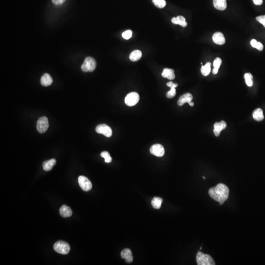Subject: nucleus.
<instances>
[{"label":"nucleus","mask_w":265,"mask_h":265,"mask_svg":"<svg viewBox=\"0 0 265 265\" xmlns=\"http://www.w3.org/2000/svg\"><path fill=\"white\" fill-rule=\"evenodd\" d=\"M229 189L227 186L220 183L215 187L209 190V194L211 198L219 202L220 205L223 204L229 197Z\"/></svg>","instance_id":"obj_1"},{"label":"nucleus","mask_w":265,"mask_h":265,"mask_svg":"<svg viewBox=\"0 0 265 265\" xmlns=\"http://www.w3.org/2000/svg\"><path fill=\"white\" fill-rule=\"evenodd\" d=\"M197 262L198 265H215V261L212 257L208 254H204L199 251L197 253Z\"/></svg>","instance_id":"obj_2"},{"label":"nucleus","mask_w":265,"mask_h":265,"mask_svg":"<svg viewBox=\"0 0 265 265\" xmlns=\"http://www.w3.org/2000/svg\"><path fill=\"white\" fill-rule=\"evenodd\" d=\"M96 65L95 60L93 57H88L85 58L83 64L81 66V69L83 72H93L95 69Z\"/></svg>","instance_id":"obj_3"},{"label":"nucleus","mask_w":265,"mask_h":265,"mask_svg":"<svg viewBox=\"0 0 265 265\" xmlns=\"http://www.w3.org/2000/svg\"><path fill=\"white\" fill-rule=\"evenodd\" d=\"M54 249L57 252L63 255L68 254L70 251L69 244L62 241H57L54 244Z\"/></svg>","instance_id":"obj_4"},{"label":"nucleus","mask_w":265,"mask_h":265,"mask_svg":"<svg viewBox=\"0 0 265 265\" xmlns=\"http://www.w3.org/2000/svg\"><path fill=\"white\" fill-rule=\"evenodd\" d=\"M139 96L137 92H132L129 93L125 98V103L127 106L132 107L138 102Z\"/></svg>","instance_id":"obj_5"},{"label":"nucleus","mask_w":265,"mask_h":265,"mask_svg":"<svg viewBox=\"0 0 265 265\" xmlns=\"http://www.w3.org/2000/svg\"><path fill=\"white\" fill-rule=\"evenodd\" d=\"M49 126L48 119L47 117H41L37 121L36 128L38 132L41 134L44 133L47 130Z\"/></svg>","instance_id":"obj_6"},{"label":"nucleus","mask_w":265,"mask_h":265,"mask_svg":"<svg viewBox=\"0 0 265 265\" xmlns=\"http://www.w3.org/2000/svg\"><path fill=\"white\" fill-rule=\"evenodd\" d=\"M96 131L98 134H103L107 138L111 137L112 135L111 128L105 124H100L97 126Z\"/></svg>","instance_id":"obj_7"},{"label":"nucleus","mask_w":265,"mask_h":265,"mask_svg":"<svg viewBox=\"0 0 265 265\" xmlns=\"http://www.w3.org/2000/svg\"><path fill=\"white\" fill-rule=\"evenodd\" d=\"M79 185L83 191L88 192L92 188V184L89 179L84 176H80L78 178Z\"/></svg>","instance_id":"obj_8"},{"label":"nucleus","mask_w":265,"mask_h":265,"mask_svg":"<svg viewBox=\"0 0 265 265\" xmlns=\"http://www.w3.org/2000/svg\"><path fill=\"white\" fill-rule=\"evenodd\" d=\"M151 154L158 157H162L165 154V149L161 144H156L150 149Z\"/></svg>","instance_id":"obj_9"},{"label":"nucleus","mask_w":265,"mask_h":265,"mask_svg":"<svg viewBox=\"0 0 265 265\" xmlns=\"http://www.w3.org/2000/svg\"><path fill=\"white\" fill-rule=\"evenodd\" d=\"M192 99H193V97L191 93H185L184 95L181 96L180 98H179L177 101L178 105L179 106H182L186 103L189 104L192 101Z\"/></svg>","instance_id":"obj_10"},{"label":"nucleus","mask_w":265,"mask_h":265,"mask_svg":"<svg viewBox=\"0 0 265 265\" xmlns=\"http://www.w3.org/2000/svg\"><path fill=\"white\" fill-rule=\"evenodd\" d=\"M227 126V124L224 121H221L220 122H217L214 124V133L215 136L218 137L220 135V132L225 129Z\"/></svg>","instance_id":"obj_11"},{"label":"nucleus","mask_w":265,"mask_h":265,"mask_svg":"<svg viewBox=\"0 0 265 265\" xmlns=\"http://www.w3.org/2000/svg\"><path fill=\"white\" fill-rule=\"evenodd\" d=\"M213 41L214 42L218 45H224L225 43V38L224 35L220 32H217L214 34Z\"/></svg>","instance_id":"obj_12"},{"label":"nucleus","mask_w":265,"mask_h":265,"mask_svg":"<svg viewBox=\"0 0 265 265\" xmlns=\"http://www.w3.org/2000/svg\"><path fill=\"white\" fill-rule=\"evenodd\" d=\"M53 82V79L48 73H45L41 78V84L44 87H48Z\"/></svg>","instance_id":"obj_13"},{"label":"nucleus","mask_w":265,"mask_h":265,"mask_svg":"<svg viewBox=\"0 0 265 265\" xmlns=\"http://www.w3.org/2000/svg\"><path fill=\"white\" fill-rule=\"evenodd\" d=\"M213 5L218 10H224L227 8L226 0H213Z\"/></svg>","instance_id":"obj_14"},{"label":"nucleus","mask_w":265,"mask_h":265,"mask_svg":"<svg viewBox=\"0 0 265 265\" xmlns=\"http://www.w3.org/2000/svg\"><path fill=\"white\" fill-rule=\"evenodd\" d=\"M60 212L61 216L63 218L71 217L72 215V211L71 208L65 205L62 206L60 208Z\"/></svg>","instance_id":"obj_15"},{"label":"nucleus","mask_w":265,"mask_h":265,"mask_svg":"<svg viewBox=\"0 0 265 265\" xmlns=\"http://www.w3.org/2000/svg\"><path fill=\"white\" fill-rule=\"evenodd\" d=\"M172 23L176 25H179L183 27L187 26V23L186 21V19L184 17L182 16H178L176 17H173L171 19Z\"/></svg>","instance_id":"obj_16"},{"label":"nucleus","mask_w":265,"mask_h":265,"mask_svg":"<svg viewBox=\"0 0 265 265\" xmlns=\"http://www.w3.org/2000/svg\"><path fill=\"white\" fill-rule=\"evenodd\" d=\"M162 75L163 77L166 78L170 80H174L175 78L174 70L172 69H164L162 72Z\"/></svg>","instance_id":"obj_17"},{"label":"nucleus","mask_w":265,"mask_h":265,"mask_svg":"<svg viewBox=\"0 0 265 265\" xmlns=\"http://www.w3.org/2000/svg\"><path fill=\"white\" fill-rule=\"evenodd\" d=\"M56 164V160L55 159L50 160L48 161H45L43 163V170L46 171L51 170L53 169V166Z\"/></svg>","instance_id":"obj_18"},{"label":"nucleus","mask_w":265,"mask_h":265,"mask_svg":"<svg viewBox=\"0 0 265 265\" xmlns=\"http://www.w3.org/2000/svg\"><path fill=\"white\" fill-rule=\"evenodd\" d=\"M253 117L257 122H261L264 119V116L262 109L258 108L256 109L252 114Z\"/></svg>","instance_id":"obj_19"},{"label":"nucleus","mask_w":265,"mask_h":265,"mask_svg":"<svg viewBox=\"0 0 265 265\" xmlns=\"http://www.w3.org/2000/svg\"><path fill=\"white\" fill-rule=\"evenodd\" d=\"M142 56V53L141 51L136 50L131 53L129 58L132 62H137L141 59Z\"/></svg>","instance_id":"obj_20"},{"label":"nucleus","mask_w":265,"mask_h":265,"mask_svg":"<svg viewBox=\"0 0 265 265\" xmlns=\"http://www.w3.org/2000/svg\"><path fill=\"white\" fill-rule=\"evenodd\" d=\"M163 199L158 197H155L153 198L151 201V204L153 208L155 209H160L161 208L163 202Z\"/></svg>","instance_id":"obj_21"},{"label":"nucleus","mask_w":265,"mask_h":265,"mask_svg":"<svg viewBox=\"0 0 265 265\" xmlns=\"http://www.w3.org/2000/svg\"><path fill=\"white\" fill-rule=\"evenodd\" d=\"M211 63L208 62L206 63L205 65L202 66L201 68V72L203 75L204 76L209 75L211 72Z\"/></svg>","instance_id":"obj_22"},{"label":"nucleus","mask_w":265,"mask_h":265,"mask_svg":"<svg viewBox=\"0 0 265 265\" xmlns=\"http://www.w3.org/2000/svg\"><path fill=\"white\" fill-rule=\"evenodd\" d=\"M244 78L245 79V82L246 85L249 87H252L253 84V76L251 73H246L244 75Z\"/></svg>","instance_id":"obj_23"},{"label":"nucleus","mask_w":265,"mask_h":265,"mask_svg":"<svg viewBox=\"0 0 265 265\" xmlns=\"http://www.w3.org/2000/svg\"><path fill=\"white\" fill-rule=\"evenodd\" d=\"M177 84H174L173 86L171 87L170 90V91H168V92L166 93V96L167 98H172L175 96V95L176 94L175 88L177 87Z\"/></svg>","instance_id":"obj_24"},{"label":"nucleus","mask_w":265,"mask_h":265,"mask_svg":"<svg viewBox=\"0 0 265 265\" xmlns=\"http://www.w3.org/2000/svg\"><path fill=\"white\" fill-rule=\"evenodd\" d=\"M251 45L253 47L255 48L259 51H262L264 48L263 44L260 42H257L256 40H252L251 41Z\"/></svg>","instance_id":"obj_25"},{"label":"nucleus","mask_w":265,"mask_h":265,"mask_svg":"<svg viewBox=\"0 0 265 265\" xmlns=\"http://www.w3.org/2000/svg\"><path fill=\"white\" fill-rule=\"evenodd\" d=\"M153 3L156 7L159 8H163L166 6L165 0H152Z\"/></svg>","instance_id":"obj_26"},{"label":"nucleus","mask_w":265,"mask_h":265,"mask_svg":"<svg viewBox=\"0 0 265 265\" xmlns=\"http://www.w3.org/2000/svg\"><path fill=\"white\" fill-rule=\"evenodd\" d=\"M101 156L105 159V161L107 163H111L112 158L111 157L110 154L107 151H103L101 153Z\"/></svg>","instance_id":"obj_27"},{"label":"nucleus","mask_w":265,"mask_h":265,"mask_svg":"<svg viewBox=\"0 0 265 265\" xmlns=\"http://www.w3.org/2000/svg\"><path fill=\"white\" fill-rule=\"evenodd\" d=\"M132 253L130 249H128V248H126L124 249L121 252V256L123 259H125L128 258L129 256H132Z\"/></svg>","instance_id":"obj_28"},{"label":"nucleus","mask_w":265,"mask_h":265,"mask_svg":"<svg viewBox=\"0 0 265 265\" xmlns=\"http://www.w3.org/2000/svg\"><path fill=\"white\" fill-rule=\"evenodd\" d=\"M122 36L125 40H129L132 36V31L131 30H126L122 33Z\"/></svg>","instance_id":"obj_29"},{"label":"nucleus","mask_w":265,"mask_h":265,"mask_svg":"<svg viewBox=\"0 0 265 265\" xmlns=\"http://www.w3.org/2000/svg\"><path fill=\"white\" fill-rule=\"evenodd\" d=\"M222 61H221V58L219 57H217L214 61L213 65L214 66V68H220V65H221Z\"/></svg>","instance_id":"obj_30"},{"label":"nucleus","mask_w":265,"mask_h":265,"mask_svg":"<svg viewBox=\"0 0 265 265\" xmlns=\"http://www.w3.org/2000/svg\"><path fill=\"white\" fill-rule=\"evenodd\" d=\"M256 20L257 21L262 24L265 28V15H261V16H258L256 17Z\"/></svg>","instance_id":"obj_31"},{"label":"nucleus","mask_w":265,"mask_h":265,"mask_svg":"<svg viewBox=\"0 0 265 265\" xmlns=\"http://www.w3.org/2000/svg\"><path fill=\"white\" fill-rule=\"evenodd\" d=\"M52 1L54 5H57V6L62 5L65 1V0H52Z\"/></svg>","instance_id":"obj_32"},{"label":"nucleus","mask_w":265,"mask_h":265,"mask_svg":"<svg viewBox=\"0 0 265 265\" xmlns=\"http://www.w3.org/2000/svg\"><path fill=\"white\" fill-rule=\"evenodd\" d=\"M254 4L257 6H260L263 3V0H253Z\"/></svg>","instance_id":"obj_33"},{"label":"nucleus","mask_w":265,"mask_h":265,"mask_svg":"<svg viewBox=\"0 0 265 265\" xmlns=\"http://www.w3.org/2000/svg\"><path fill=\"white\" fill-rule=\"evenodd\" d=\"M125 261H126V262L128 263H130L131 262H132V261H133V257H132V256H129V257H128V258H127L125 259Z\"/></svg>","instance_id":"obj_34"},{"label":"nucleus","mask_w":265,"mask_h":265,"mask_svg":"<svg viewBox=\"0 0 265 265\" xmlns=\"http://www.w3.org/2000/svg\"><path fill=\"white\" fill-rule=\"evenodd\" d=\"M219 68H214L213 69V73L214 74H217L218 71H219Z\"/></svg>","instance_id":"obj_35"},{"label":"nucleus","mask_w":265,"mask_h":265,"mask_svg":"<svg viewBox=\"0 0 265 265\" xmlns=\"http://www.w3.org/2000/svg\"><path fill=\"white\" fill-rule=\"evenodd\" d=\"M189 105H190V106H191V107H193L194 106V103L192 102H191L189 103Z\"/></svg>","instance_id":"obj_36"},{"label":"nucleus","mask_w":265,"mask_h":265,"mask_svg":"<svg viewBox=\"0 0 265 265\" xmlns=\"http://www.w3.org/2000/svg\"><path fill=\"white\" fill-rule=\"evenodd\" d=\"M203 178L205 179V177L203 176Z\"/></svg>","instance_id":"obj_37"}]
</instances>
